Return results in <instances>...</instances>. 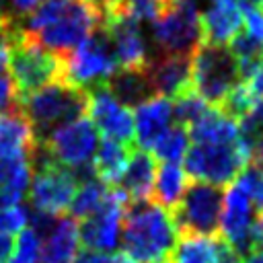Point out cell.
Wrapping results in <instances>:
<instances>
[{"label":"cell","mask_w":263,"mask_h":263,"mask_svg":"<svg viewBox=\"0 0 263 263\" xmlns=\"http://www.w3.org/2000/svg\"><path fill=\"white\" fill-rule=\"evenodd\" d=\"M119 238L123 253L136 263H168L177 230L168 212L150 199L125 201Z\"/></svg>","instance_id":"cell-1"},{"label":"cell","mask_w":263,"mask_h":263,"mask_svg":"<svg viewBox=\"0 0 263 263\" xmlns=\"http://www.w3.org/2000/svg\"><path fill=\"white\" fill-rule=\"evenodd\" d=\"M18 109L31 121L35 140L41 144L53 129L86 115L88 88L76 86L68 80H55L21 99Z\"/></svg>","instance_id":"cell-2"},{"label":"cell","mask_w":263,"mask_h":263,"mask_svg":"<svg viewBox=\"0 0 263 263\" xmlns=\"http://www.w3.org/2000/svg\"><path fill=\"white\" fill-rule=\"evenodd\" d=\"M6 68L10 70V78L16 90V99H25L31 92L55 82L66 80L64 76V58L53 53L27 35H23L12 21L8 27V62Z\"/></svg>","instance_id":"cell-3"},{"label":"cell","mask_w":263,"mask_h":263,"mask_svg":"<svg viewBox=\"0 0 263 263\" xmlns=\"http://www.w3.org/2000/svg\"><path fill=\"white\" fill-rule=\"evenodd\" d=\"M31 162L33 177L27 189L31 208L37 212L62 216L70 208L78 179L74 177L72 168L55 162L39 144L31 154Z\"/></svg>","instance_id":"cell-4"},{"label":"cell","mask_w":263,"mask_h":263,"mask_svg":"<svg viewBox=\"0 0 263 263\" xmlns=\"http://www.w3.org/2000/svg\"><path fill=\"white\" fill-rule=\"evenodd\" d=\"M103 21H105L103 12L92 2L66 0L64 10L51 23L37 29L35 33H29L27 37L31 41H35L37 45L53 51V53L66 55L72 49H76L95 29H99L103 25Z\"/></svg>","instance_id":"cell-5"},{"label":"cell","mask_w":263,"mask_h":263,"mask_svg":"<svg viewBox=\"0 0 263 263\" xmlns=\"http://www.w3.org/2000/svg\"><path fill=\"white\" fill-rule=\"evenodd\" d=\"M240 80L236 60L226 45L199 43L191 53V86L212 107H220Z\"/></svg>","instance_id":"cell-6"},{"label":"cell","mask_w":263,"mask_h":263,"mask_svg":"<svg viewBox=\"0 0 263 263\" xmlns=\"http://www.w3.org/2000/svg\"><path fill=\"white\" fill-rule=\"evenodd\" d=\"M222 197V187L191 181L179 203L168 212L177 236H218Z\"/></svg>","instance_id":"cell-7"},{"label":"cell","mask_w":263,"mask_h":263,"mask_svg":"<svg viewBox=\"0 0 263 263\" xmlns=\"http://www.w3.org/2000/svg\"><path fill=\"white\" fill-rule=\"evenodd\" d=\"M183 160L187 179L224 187L249 164V148L240 136L230 144H193Z\"/></svg>","instance_id":"cell-8"},{"label":"cell","mask_w":263,"mask_h":263,"mask_svg":"<svg viewBox=\"0 0 263 263\" xmlns=\"http://www.w3.org/2000/svg\"><path fill=\"white\" fill-rule=\"evenodd\" d=\"M62 58L66 80L82 88L107 82V78L117 68V58L103 25L95 29L76 49Z\"/></svg>","instance_id":"cell-9"},{"label":"cell","mask_w":263,"mask_h":263,"mask_svg":"<svg viewBox=\"0 0 263 263\" xmlns=\"http://www.w3.org/2000/svg\"><path fill=\"white\" fill-rule=\"evenodd\" d=\"M152 39L160 53L191 55L201 43V12L189 6H166L152 21Z\"/></svg>","instance_id":"cell-10"},{"label":"cell","mask_w":263,"mask_h":263,"mask_svg":"<svg viewBox=\"0 0 263 263\" xmlns=\"http://www.w3.org/2000/svg\"><path fill=\"white\" fill-rule=\"evenodd\" d=\"M39 146H43L55 162L74 171L92 160L99 146V132L90 119L80 117L53 129Z\"/></svg>","instance_id":"cell-11"},{"label":"cell","mask_w":263,"mask_h":263,"mask_svg":"<svg viewBox=\"0 0 263 263\" xmlns=\"http://www.w3.org/2000/svg\"><path fill=\"white\" fill-rule=\"evenodd\" d=\"M255 210L240 189L236 181H232L222 197V214H220V238L238 255L245 257L255 249Z\"/></svg>","instance_id":"cell-12"},{"label":"cell","mask_w":263,"mask_h":263,"mask_svg":"<svg viewBox=\"0 0 263 263\" xmlns=\"http://www.w3.org/2000/svg\"><path fill=\"white\" fill-rule=\"evenodd\" d=\"M125 201V195L117 187H111L103 205L95 214L80 220L78 238L86 249L101 253H111L117 249Z\"/></svg>","instance_id":"cell-13"},{"label":"cell","mask_w":263,"mask_h":263,"mask_svg":"<svg viewBox=\"0 0 263 263\" xmlns=\"http://www.w3.org/2000/svg\"><path fill=\"white\" fill-rule=\"evenodd\" d=\"M86 115L90 117L97 132L105 138L115 140L125 146H136L134 140V115L132 109L121 105L107 88V84H97L88 88V109Z\"/></svg>","instance_id":"cell-14"},{"label":"cell","mask_w":263,"mask_h":263,"mask_svg":"<svg viewBox=\"0 0 263 263\" xmlns=\"http://www.w3.org/2000/svg\"><path fill=\"white\" fill-rule=\"evenodd\" d=\"M103 27L111 39L117 66L121 68H144L150 62L148 43L140 29V21L129 16L127 12H113L107 14Z\"/></svg>","instance_id":"cell-15"},{"label":"cell","mask_w":263,"mask_h":263,"mask_svg":"<svg viewBox=\"0 0 263 263\" xmlns=\"http://www.w3.org/2000/svg\"><path fill=\"white\" fill-rule=\"evenodd\" d=\"M150 82L156 95L175 99L183 90L191 88V55L160 53L152 55L146 64Z\"/></svg>","instance_id":"cell-16"},{"label":"cell","mask_w":263,"mask_h":263,"mask_svg":"<svg viewBox=\"0 0 263 263\" xmlns=\"http://www.w3.org/2000/svg\"><path fill=\"white\" fill-rule=\"evenodd\" d=\"M242 29L238 0H208L201 10V41L226 45Z\"/></svg>","instance_id":"cell-17"},{"label":"cell","mask_w":263,"mask_h":263,"mask_svg":"<svg viewBox=\"0 0 263 263\" xmlns=\"http://www.w3.org/2000/svg\"><path fill=\"white\" fill-rule=\"evenodd\" d=\"M173 103L162 95H154L140 103L134 113V140L142 150H150L154 142L171 127Z\"/></svg>","instance_id":"cell-18"},{"label":"cell","mask_w":263,"mask_h":263,"mask_svg":"<svg viewBox=\"0 0 263 263\" xmlns=\"http://www.w3.org/2000/svg\"><path fill=\"white\" fill-rule=\"evenodd\" d=\"M154 175H156V162L150 150H142L134 146L129 150L127 164L117 181V189L125 195L127 201H142L150 199L152 185H154Z\"/></svg>","instance_id":"cell-19"},{"label":"cell","mask_w":263,"mask_h":263,"mask_svg":"<svg viewBox=\"0 0 263 263\" xmlns=\"http://www.w3.org/2000/svg\"><path fill=\"white\" fill-rule=\"evenodd\" d=\"M37 140L33 125L21 109L0 111V158L33 154Z\"/></svg>","instance_id":"cell-20"},{"label":"cell","mask_w":263,"mask_h":263,"mask_svg":"<svg viewBox=\"0 0 263 263\" xmlns=\"http://www.w3.org/2000/svg\"><path fill=\"white\" fill-rule=\"evenodd\" d=\"M105 84H107L109 92L127 109L138 107L140 103H144L156 95L146 66L144 68H121L119 66L107 78Z\"/></svg>","instance_id":"cell-21"},{"label":"cell","mask_w":263,"mask_h":263,"mask_svg":"<svg viewBox=\"0 0 263 263\" xmlns=\"http://www.w3.org/2000/svg\"><path fill=\"white\" fill-rule=\"evenodd\" d=\"M78 222L60 216L55 226L43 236L39 247V263H72L78 253Z\"/></svg>","instance_id":"cell-22"},{"label":"cell","mask_w":263,"mask_h":263,"mask_svg":"<svg viewBox=\"0 0 263 263\" xmlns=\"http://www.w3.org/2000/svg\"><path fill=\"white\" fill-rule=\"evenodd\" d=\"M33 177L31 154L0 158V205H14L23 199Z\"/></svg>","instance_id":"cell-23"},{"label":"cell","mask_w":263,"mask_h":263,"mask_svg":"<svg viewBox=\"0 0 263 263\" xmlns=\"http://www.w3.org/2000/svg\"><path fill=\"white\" fill-rule=\"evenodd\" d=\"M189 138L193 144H230L238 140V121L218 107H210L195 123L189 125Z\"/></svg>","instance_id":"cell-24"},{"label":"cell","mask_w":263,"mask_h":263,"mask_svg":"<svg viewBox=\"0 0 263 263\" xmlns=\"http://www.w3.org/2000/svg\"><path fill=\"white\" fill-rule=\"evenodd\" d=\"M226 249L220 236H177L168 263H216Z\"/></svg>","instance_id":"cell-25"},{"label":"cell","mask_w":263,"mask_h":263,"mask_svg":"<svg viewBox=\"0 0 263 263\" xmlns=\"http://www.w3.org/2000/svg\"><path fill=\"white\" fill-rule=\"evenodd\" d=\"M187 189V175L179 166V162H162L158 173L154 175V185L150 193V201L171 212Z\"/></svg>","instance_id":"cell-26"},{"label":"cell","mask_w":263,"mask_h":263,"mask_svg":"<svg viewBox=\"0 0 263 263\" xmlns=\"http://www.w3.org/2000/svg\"><path fill=\"white\" fill-rule=\"evenodd\" d=\"M132 148L125 146V144H119L115 140L105 138L97 146V152L92 156V168H95L97 179H101L109 187H115L119 177H121V173H123V168H125V164H127Z\"/></svg>","instance_id":"cell-27"},{"label":"cell","mask_w":263,"mask_h":263,"mask_svg":"<svg viewBox=\"0 0 263 263\" xmlns=\"http://www.w3.org/2000/svg\"><path fill=\"white\" fill-rule=\"evenodd\" d=\"M109 189H111V187L105 185V183H103L101 179H97V177L78 183V187H76V191H74V197H72V201H70V208H68L70 214H72V218L82 220V218L95 214V212L103 205V201H105Z\"/></svg>","instance_id":"cell-28"},{"label":"cell","mask_w":263,"mask_h":263,"mask_svg":"<svg viewBox=\"0 0 263 263\" xmlns=\"http://www.w3.org/2000/svg\"><path fill=\"white\" fill-rule=\"evenodd\" d=\"M187 148H189L187 127L181 123H175L154 142L150 150H152V156L162 162H179L185 158Z\"/></svg>","instance_id":"cell-29"},{"label":"cell","mask_w":263,"mask_h":263,"mask_svg":"<svg viewBox=\"0 0 263 263\" xmlns=\"http://www.w3.org/2000/svg\"><path fill=\"white\" fill-rule=\"evenodd\" d=\"M212 105H208L195 90L193 86L183 90L181 95H177L173 99V115L177 117V123L189 127L191 123H195L201 115H205L210 111Z\"/></svg>","instance_id":"cell-30"},{"label":"cell","mask_w":263,"mask_h":263,"mask_svg":"<svg viewBox=\"0 0 263 263\" xmlns=\"http://www.w3.org/2000/svg\"><path fill=\"white\" fill-rule=\"evenodd\" d=\"M234 181L247 193L253 210L257 214H263V168L253 166V164H247Z\"/></svg>","instance_id":"cell-31"},{"label":"cell","mask_w":263,"mask_h":263,"mask_svg":"<svg viewBox=\"0 0 263 263\" xmlns=\"http://www.w3.org/2000/svg\"><path fill=\"white\" fill-rule=\"evenodd\" d=\"M39 247L41 238L31 228H23L8 263H39Z\"/></svg>","instance_id":"cell-32"},{"label":"cell","mask_w":263,"mask_h":263,"mask_svg":"<svg viewBox=\"0 0 263 263\" xmlns=\"http://www.w3.org/2000/svg\"><path fill=\"white\" fill-rule=\"evenodd\" d=\"M29 214L23 205H0V234H14L25 228Z\"/></svg>","instance_id":"cell-33"},{"label":"cell","mask_w":263,"mask_h":263,"mask_svg":"<svg viewBox=\"0 0 263 263\" xmlns=\"http://www.w3.org/2000/svg\"><path fill=\"white\" fill-rule=\"evenodd\" d=\"M6 2V10L12 18H21L25 14H29L31 10H35L39 4H43L45 0H4Z\"/></svg>","instance_id":"cell-34"},{"label":"cell","mask_w":263,"mask_h":263,"mask_svg":"<svg viewBox=\"0 0 263 263\" xmlns=\"http://www.w3.org/2000/svg\"><path fill=\"white\" fill-rule=\"evenodd\" d=\"M72 263H113V255L109 253H101V251H90L84 249L80 253H76Z\"/></svg>","instance_id":"cell-35"},{"label":"cell","mask_w":263,"mask_h":263,"mask_svg":"<svg viewBox=\"0 0 263 263\" xmlns=\"http://www.w3.org/2000/svg\"><path fill=\"white\" fill-rule=\"evenodd\" d=\"M14 236L12 234H0V263H8L14 253Z\"/></svg>","instance_id":"cell-36"},{"label":"cell","mask_w":263,"mask_h":263,"mask_svg":"<svg viewBox=\"0 0 263 263\" xmlns=\"http://www.w3.org/2000/svg\"><path fill=\"white\" fill-rule=\"evenodd\" d=\"M8 27L0 31V68H6V62H8Z\"/></svg>","instance_id":"cell-37"},{"label":"cell","mask_w":263,"mask_h":263,"mask_svg":"<svg viewBox=\"0 0 263 263\" xmlns=\"http://www.w3.org/2000/svg\"><path fill=\"white\" fill-rule=\"evenodd\" d=\"M88 2H92L95 6H99V10L103 12V16L111 14V12L117 10V6H119V0H88Z\"/></svg>","instance_id":"cell-38"},{"label":"cell","mask_w":263,"mask_h":263,"mask_svg":"<svg viewBox=\"0 0 263 263\" xmlns=\"http://www.w3.org/2000/svg\"><path fill=\"white\" fill-rule=\"evenodd\" d=\"M253 234H255V249L263 247V214H257L255 226H253Z\"/></svg>","instance_id":"cell-39"},{"label":"cell","mask_w":263,"mask_h":263,"mask_svg":"<svg viewBox=\"0 0 263 263\" xmlns=\"http://www.w3.org/2000/svg\"><path fill=\"white\" fill-rule=\"evenodd\" d=\"M216 263H242V257H238L230 247L220 255V259L216 261Z\"/></svg>","instance_id":"cell-40"},{"label":"cell","mask_w":263,"mask_h":263,"mask_svg":"<svg viewBox=\"0 0 263 263\" xmlns=\"http://www.w3.org/2000/svg\"><path fill=\"white\" fill-rule=\"evenodd\" d=\"M242 263H263V247H257L251 253H247Z\"/></svg>","instance_id":"cell-41"},{"label":"cell","mask_w":263,"mask_h":263,"mask_svg":"<svg viewBox=\"0 0 263 263\" xmlns=\"http://www.w3.org/2000/svg\"><path fill=\"white\" fill-rule=\"evenodd\" d=\"M12 21H14V18H12V16H10V14L4 10V6L0 4V31H4V29H6V27L12 23Z\"/></svg>","instance_id":"cell-42"},{"label":"cell","mask_w":263,"mask_h":263,"mask_svg":"<svg viewBox=\"0 0 263 263\" xmlns=\"http://www.w3.org/2000/svg\"><path fill=\"white\" fill-rule=\"evenodd\" d=\"M113 263H136V261L132 257H127L123 251H119V253L113 255Z\"/></svg>","instance_id":"cell-43"},{"label":"cell","mask_w":263,"mask_h":263,"mask_svg":"<svg viewBox=\"0 0 263 263\" xmlns=\"http://www.w3.org/2000/svg\"><path fill=\"white\" fill-rule=\"evenodd\" d=\"M245 2H249V4H253V6H259V8H263V0H245Z\"/></svg>","instance_id":"cell-44"}]
</instances>
